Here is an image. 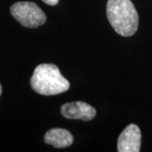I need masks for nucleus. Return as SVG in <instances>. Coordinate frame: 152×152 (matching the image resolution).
Wrapping results in <instances>:
<instances>
[{
	"label": "nucleus",
	"mask_w": 152,
	"mask_h": 152,
	"mask_svg": "<svg viewBox=\"0 0 152 152\" xmlns=\"http://www.w3.org/2000/svg\"><path fill=\"white\" fill-rule=\"evenodd\" d=\"M10 13L23 26L37 28L47 20L46 15L41 8L32 2H18L11 6Z\"/></svg>",
	"instance_id": "nucleus-3"
},
{
	"label": "nucleus",
	"mask_w": 152,
	"mask_h": 152,
	"mask_svg": "<svg viewBox=\"0 0 152 152\" xmlns=\"http://www.w3.org/2000/svg\"><path fill=\"white\" fill-rule=\"evenodd\" d=\"M61 113L69 119L90 121L96 117V111L86 102H75L63 105L61 107Z\"/></svg>",
	"instance_id": "nucleus-5"
},
{
	"label": "nucleus",
	"mask_w": 152,
	"mask_h": 152,
	"mask_svg": "<svg viewBox=\"0 0 152 152\" xmlns=\"http://www.w3.org/2000/svg\"><path fill=\"white\" fill-rule=\"evenodd\" d=\"M141 133L136 124L128 125L118 137V151L139 152L140 151Z\"/></svg>",
	"instance_id": "nucleus-4"
},
{
	"label": "nucleus",
	"mask_w": 152,
	"mask_h": 152,
	"mask_svg": "<svg viewBox=\"0 0 152 152\" xmlns=\"http://www.w3.org/2000/svg\"><path fill=\"white\" fill-rule=\"evenodd\" d=\"M1 93H2V86H1V85H0V95H1Z\"/></svg>",
	"instance_id": "nucleus-8"
},
{
	"label": "nucleus",
	"mask_w": 152,
	"mask_h": 152,
	"mask_svg": "<svg viewBox=\"0 0 152 152\" xmlns=\"http://www.w3.org/2000/svg\"><path fill=\"white\" fill-rule=\"evenodd\" d=\"M31 86L36 92L43 96L58 95L67 91L70 86L59 69L51 64H42L35 69Z\"/></svg>",
	"instance_id": "nucleus-2"
},
{
	"label": "nucleus",
	"mask_w": 152,
	"mask_h": 152,
	"mask_svg": "<svg viewBox=\"0 0 152 152\" xmlns=\"http://www.w3.org/2000/svg\"><path fill=\"white\" fill-rule=\"evenodd\" d=\"M45 143L55 148H66L72 145L74 137L70 132L64 129L55 128L48 130L44 136Z\"/></svg>",
	"instance_id": "nucleus-6"
},
{
	"label": "nucleus",
	"mask_w": 152,
	"mask_h": 152,
	"mask_svg": "<svg viewBox=\"0 0 152 152\" xmlns=\"http://www.w3.org/2000/svg\"><path fill=\"white\" fill-rule=\"evenodd\" d=\"M42 1H43L45 4H48V5L54 6L56 4H58V3L59 0H42Z\"/></svg>",
	"instance_id": "nucleus-7"
},
{
	"label": "nucleus",
	"mask_w": 152,
	"mask_h": 152,
	"mask_svg": "<svg viewBox=\"0 0 152 152\" xmlns=\"http://www.w3.org/2000/svg\"><path fill=\"white\" fill-rule=\"evenodd\" d=\"M107 15L114 31L120 36L130 37L138 30L139 15L130 0H108Z\"/></svg>",
	"instance_id": "nucleus-1"
}]
</instances>
